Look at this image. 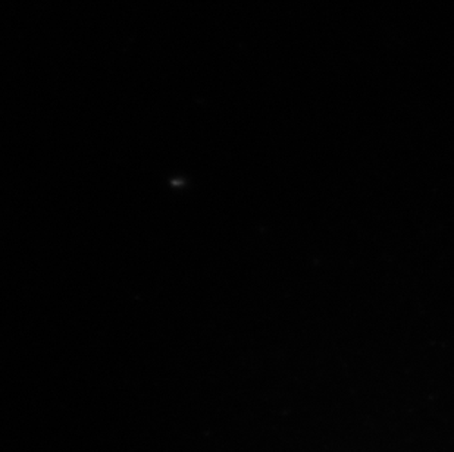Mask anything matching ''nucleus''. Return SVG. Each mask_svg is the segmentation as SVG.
I'll use <instances>...</instances> for the list:
<instances>
[]
</instances>
